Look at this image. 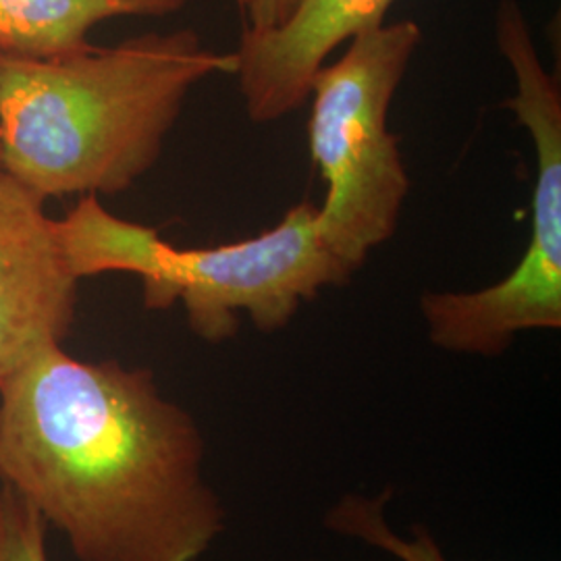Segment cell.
Masks as SVG:
<instances>
[{"label": "cell", "instance_id": "1", "mask_svg": "<svg viewBox=\"0 0 561 561\" xmlns=\"http://www.w3.org/2000/svg\"><path fill=\"white\" fill-rule=\"evenodd\" d=\"M0 482L78 561H201L227 530L196 419L152 370L62 345L0 385Z\"/></svg>", "mask_w": 561, "mask_h": 561}, {"label": "cell", "instance_id": "2", "mask_svg": "<svg viewBox=\"0 0 561 561\" xmlns=\"http://www.w3.org/2000/svg\"><path fill=\"white\" fill-rule=\"evenodd\" d=\"M236 53L192 30L57 57L0 55V173L42 201L117 196L161 159L194 85L236 76Z\"/></svg>", "mask_w": 561, "mask_h": 561}, {"label": "cell", "instance_id": "3", "mask_svg": "<svg viewBox=\"0 0 561 561\" xmlns=\"http://www.w3.org/2000/svg\"><path fill=\"white\" fill-rule=\"evenodd\" d=\"M319 208L294 206L252 240L181 250L159 231L111 215L99 196H81L59 219L62 252L78 279L136 275L148 310L181 304L192 333L208 343L231 340L248 317L262 333L285 329L304 301L352 273L319 238Z\"/></svg>", "mask_w": 561, "mask_h": 561}, {"label": "cell", "instance_id": "4", "mask_svg": "<svg viewBox=\"0 0 561 561\" xmlns=\"http://www.w3.org/2000/svg\"><path fill=\"white\" fill-rule=\"evenodd\" d=\"M422 41L414 21L356 36L317 71L310 96V152L327 183L317 213L322 245L354 275L389 240L410 190L389 106Z\"/></svg>", "mask_w": 561, "mask_h": 561}, {"label": "cell", "instance_id": "5", "mask_svg": "<svg viewBox=\"0 0 561 561\" xmlns=\"http://www.w3.org/2000/svg\"><path fill=\"white\" fill-rule=\"evenodd\" d=\"M497 46L510 62L516 94L505 106L535 144L537 181L526 252L505 279L477 291H426L421 314L443 352L495 358L526 331L561 329V90L537 53L516 0L497 9Z\"/></svg>", "mask_w": 561, "mask_h": 561}, {"label": "cell", "instance_id": "6", "mask_svg": "<svg viewBox=\"0 0 561 561\" xmlns=\"http://www.w3.org/2000/svg\"><path fill=\"white\" fill-rule=\"evenodd\" d=\"M46 202L0 173V385L76 321L78 285Z\"/></svg>", "mask_w": 561, "mask_h": 561}, {"label": "cell", "instance_id": "7", "mask_svg": "<svg viewBox=\"0 0 561 561\" xmlns=\"http://www.w3.org/2000/svg\"><path fill=\"white\" fill-rule=\"evenodd\" d=\"M396 0H298L268 30H241L236 50L241 96L254 123H273L298 111L329 55L343 42L385 25Z\"/></svg>", "mask_w": 561, "mask_h": 561}, {"label": "cell", "instance_id": "8", "mask_svg": "<svg viewBox=\"0 0 561 561\" xmlns=\"http://www.w3.org/2000/svg\"><path fill=\"white\" fill-rule=\"evenodd\" d=\"M187 0H0V55L57 57L90 46L113 18H164Z\"/></svg>", "mask_w": 561, "mask_h": 561}, {"label": "cell", "instance_id": "9", "mask_svg": "<svg viewBox=\"0 0 561 561\" xmlns=\"http://www.w3.org/2000/svg\"><path fill=\"white\" fill-rule=\"evenodd\" d=\"M391 493H347L324 514V526L345 539H356L398 561H449L426 526H412L400 535L387 516Z\"/></svg>", "mask_w": 561, "mask_h": 561}, {"label": "cell", "instance_id": "10", "mask_svg": "<svg viewBox=\"0 0 561 561\" xmlns=\"http://www.w3.org/2000/svg\"><path fill=\"white\" fill-rule=\"evenodd\" d=\"M46 528L41 514L0 482V561H48Z\"/></svg>", "mask_w": 561, "mask_h": 561}, {"label": "cell", "instance_id": "11", "mask_svg": "<svg viewBox=\"0 0 561 561\" xmlns=\"http://www.w3.org/2000/svg\"><path fill=\"white\" fill-rule=\"evenodd\" d=\"M298 0H250L243 27L261 32L279 25L294 9Z\"/></svg>", "mask_w": 561, "mask_h": 561}, {"label": "cell", "instance_id": "12", "mask_svg": "<svg viewBox=\"0 0 561 561\" xmlns=\"http://www.w3.org/2000/svg\"><path fill=\"white\" fill-rule=\"evenodd\" d=\"M238 4V11H240L241 21L245 20V11H248V4L250 0H233Z\"/></svg>", "mask_w": 561, "mask_h": 561}]
</instances>
